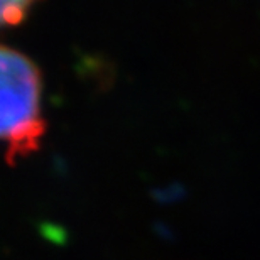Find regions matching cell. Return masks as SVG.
Wrapping results in <instances>:
<instances>
[{
    "mask_svg": "<svg viewBox=\"0 0 260 260\" xmlns=\"http://www.w3.org/2000/svg\"><path fill=\"white\" fill-rule=\"evenodd\" d=\"M43 130L38 70L24 54L0 46V142L10 157L24 155L38 149Z\"/></svg>",
    "mask_w": 260,
    "mask_h": 260,
    "instance_id": "obj_1",
    "label": "cell"
},
{
    "mask_svg": "<svg viewBox=\"0 0 260 260\" xmlns=\"http://www.w3.org/2000/svg\"><path fill=\"white\" fill-rule=\"evenodd\" d=\"M36 0H0V27L17 24Z\"/></svg>",
    "mask_w": 260,
    "mask_h": 260,
    "instance_id": "obj_2",
    "label": "cell"
}]
</instances>
